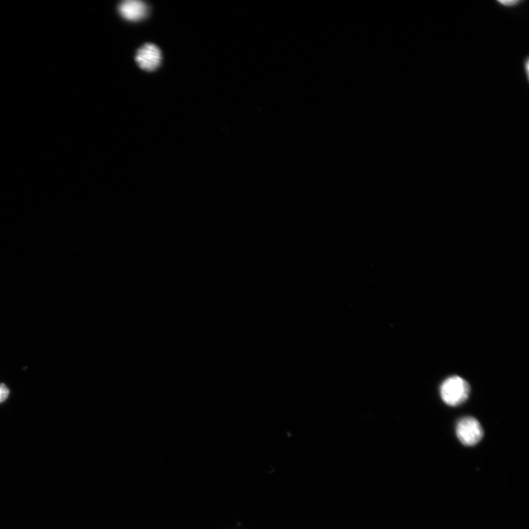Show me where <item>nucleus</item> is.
I'll use <instances>...</instances> for the list:
<instances>
[{"instance_id":"1","label":"nucleus","mask_w":529,"mask_h":529,"mask_svg":"<svg viewBox=\"0 0 529 529\" xmlns=\"http://www.w3.org/2000/svg\"><path fill=\"white\" fill-rule=\"evenodd\" d=\"M470 392L468 383L458 376L449 377L441 388L443 401L453 407L464 403L468 399Z\"/></svg>"},{"instance_id":"2","label":"nucleus","mask_w":529,"mask_h":529,"mask_svg":"<svg viewBox=\"0 0 529 529\" xmlns=\"http://www.w3.org/2000/svg\"><path fill=\"white\" fill-rule=\"evenodd\" d=\"M456 432L460 441L467 446L477 445L481 441L484 434L482 425L473 417L461 419L457 425Z\"/></svg>"},{"instance_id":"3","label":"nucleus","mask_w":529,"mask_h":529,"mask_svg":"<svg viewBox=\"0 0 529 529\" xmlns=\"http://www.w3.org/2000/svg\"><path fill=\"white\" fill-rule=\"evenodd\" d=\"M136 61L142 69L153 71L161 65L162 61L161 52L156 45L146 44L138 50Z\"/></svg>"},{"instance_id":"4","label":"nucleus","mask_w":529,"mask_h":529,"mask_svg":"<svg viewBox=\"0 0 529 529\" xmlns=\"http://www.w3.org/2000/svg\"><path fill=\"white\" fill-rule=\"evenodd\" d=\"M118 9L121 16L130 22L142 21L148 13L147 6L139 0H126L119 6Z\"/></svg>"},{"instance_id":"5","label":"nucleus","mask_w":529,"mask_h":529,"mask_svg":"<svg viewBox=\"0 0 529 529\" xmlns=\"http://www.w3.org/2000/svg\"><path fill=\"white\" fill-rule=\"evenodd\" d=\"M496 3L502 8L513 9L521 6V5L523 4L525 1H523V0H512V1H508V0H496Z\"/></svg>"},{"instance_id":"6","label":"nucleus","mask_w":529,"mask_h":529,"mask_svg":"<svg viewBox=\"0 0 529 529\" xmlns=\"http://www.w3.org/2000/svg\"><path fill=\"white\" fill-rule=\"evenodd\" d=\"M9 394L10 390L8 387L4 383L0 384V404L7 400Z\"/></svg>"},{"instance_id":"7","label":"nucleus","mask_w":529,"mask_h":529,"mask_svg":"<svg viewBox=\"0 0 529 529\" xmlns=\"http://www.w3.org/2000/svg\"><path fill=\"white\" fill-rule=\"evenodd\" d=\"M523 69L525 74V78L528 83H529V57L527 55L523 62Z\"/></svg>"}]
</instances>
